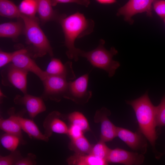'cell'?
<instances>
[{
    "label": "cell",
    "mask_w": 165,
    "mask_h": 165,
    "mask_svg": "<svg viewBox=\"0 0 165 165\" xmlns=\"http://www.w3.org/2000/svg\"><path fill=\"white\" fill-rule=\"evenodd\" d=\"M58 22L64 35V45L67 49L66 54L69 59L77 61L80 49L75 47V41L91 33L94 31V22L79 12L67 16L64 15Z\"/></svg>",
    "instance_id": "cell-1"
},
{
    "label": "cell",
    "mask_w": 165,
    "mask_h": 165,
    "mask_svg": "<svg viewBox=\"0 0 165 165\" xmlns=\"http://www.w3.org/2000/svg\"><path fill=\"white\" fill-rule=\"evenodd\" d=\"M126 102L132 107L135 112L138 124V130L149 142L156 158H159L161 154L155 148L157 138L156 130V106L151 101L148 92L136 99L126 100Z\"/></svg>",
    "instance_id": "cell-2"
},
{
    "label": "cell",
    "mask_w": 165,
    "mask_h": 165,
    "mask_svg": "<svg viewBox=\"0 0 165 165\" xmlns=\"http://www.w3.org/2000/svg\"><path fill=\"white\" fill-rule=\"evenodd\" d=\"M20 18L24 25V33L26 39L28 53L33 58L46 54L53 57V49L46 36L40 27L36 17L32 18L21 14Z\"/></svg>",
    "instance_id": "cell-3"
},
{
    "label": "cell",
    "mask_w": 165,
    "mask_h": 165,
    "mask_svg": "<svg viewBox=\"0 0 165 165\" xmlns=\"http://www.w3.org/2000/svg\"><path fill=\"white\" fill-rule=\"evenodd\" d=\"M105 43V41L101 39L96 48L87 52L80 49L79 55L86 58L94 67L105 71L108 77L111 78L114 75L116 70L120 66L119 62L113 59V57L118 52L113 47L109 50H106L104 47Z\"/></svg>",
    "instance_id": "cell-4"
},
{
    "label": "cell",
    "mask_w": 165,
    "mask_h": 165,
    "mask_svg": "<svg viewBox=\"0 0 165 165\" xmlns=\"http://www.w3.org/2000/svg\"><path fill=\"white\" fill-rule=\"evenodd\" d=\"M69 81L61 76L47 75L42 81L44 90L41 97L45 101H60L66 94Z\"/></svg>",
    "instance_id": "cell-5"
},
{
    "label": "cell",
    "mask_w": 165,
    "mask_h": 165,
    "mask_svg": "<svg viewBox=\"0 0 165 165\" xmlns=\"http://www.w3.org/2000/svg\"><path fill=\"white\" fill-rule=\"evenodd\" d=\"M4 67L1 72L2 84L5 86L16 88L24 94H27L28 72L17 67L11 63Z\"/></svg>",
    "instance_id": "cell-6"
},
{
    "label": "cell",
    "mask_w": 165,
    "mask_h": 165,
    "mask_svg": "<svg viewBox=\"0 0 165 165\" xmlns=\"http://www.w3.org/2000/svg\"><path fill=\"white\" fill-rule=\"evenodd\" d=\"M117 137L132 150L143 155L147 151V139L139 130L134 132L127 129L117 127Z\"/></svg>",
    "instance_id": "cell-7"
},
{
    "label": "cell",
    "mask_w": 165,
    "mask_h": 165,
    "mask_svg": "<svg viewBox=\"0 0 165 165\" xmlns=\"http://www.w3.org/2000/svg\"><path fill=\"white\" fill-rule=\"evenodd\" d=\"M153 0H130L118 10L117 16L122 15L124 20L132 23V17L136 14L146 12L149 16H152V3Z\"/></svg>",
    "instance_id": "cell-8"
},
{
    "label": "cell",
    "mask_w": 165,
    "mask_h": 165,
    "mask_svg": "<svg viewBox=\"0 0 165 165\" xmlns=\"http://www.w3.org/2000/svg\"><path fill=\"white\" fill-rule=\"evenodd\" d=\"M144 155L117 148L110 149L106 159L108 163H119L126 165H140L144 161Z\"/></svg>",
    "instance_id": "cell-9"
},
{
    "label": "cell",
    "mask_w": 165,
    "mask_h": 165,
    "mask_svg": "<svg viewBox=\"0 0 165 165\" xmlns=\"http://www.w3.org/2000/svg\"><path fill=\"white\" fill-rule=\"evenodd\" d=\"M89 74H85L73 81H69L64 98L75 101L86 99L88 100L92 95V92L88 90Z\"/></svg>",
    "instance_id": "cell-10"
},
{
    "label": "cell",
    "mask_w": 165,
    "mask_h": 165,
    "mask_svg": "<svg viewBox=\"0 0 165 165\" xmlns=\"http://www.w3.org/2000/svg\"><path fill=\"white\" fill-rule=\"evenodd\" d=\"M43 100L41 97L27 94H24L23 96L17 95L13 99L15 104L25 107L29 116L33 120L38 114L46 110V107Z\"/></svg>",
    "instance_id": "cell-11"
},
{
    "label": "cell",
    "mask_w": 165,
    "mask_h": 165,
    "mask_svg": "<svg viewBox=\"0 0 165 165\" xmlns=\"http://www.w3.org/2000/svg\"><path fill=\"white\" fill-rule=\"evenodd\" d=\"M11 63L20 69L33 73L42 81L47 76L45 71L37 65L25 48L22 49L21 51L14 56Z\"/></svg>",
    "instance_id": "cell-12"
},
{
    "label": "cell",
    "mask_w": 165,
    "mask_h": 165,
    "mask_svg": "<svg viewBox=\"0 0 165 165\" xmlns=\"http://www.w3.org/2000/svg\"><path fill=\"white\" fill-rule=\"evenodd\" d=\"M15 118L17 121L22 129L26 133L30 138H33L35 139L47 142L49 138L42 134L33 119H29L23 117L27 110L23 109L19 112L15 113L14 107L9 108Z\"/></svg>",
    "instance_id": "cell-13"
},
{
    "label": "cell",
    "mask_w": 165,
    "mask_h": 165,
    "mask_svg": "<svg viewBox=\"0 0 165 165\" xmlns=\"http://www.w3.org/2000/svg\"><path fill=\"white\" fill-rule=\"evenodd\" d=\"M61 117V113L57 111L52 112L47 115L43 123L46 136L49 138L53 133L68 134V127L60 119Z\"/></svg>",
    "instance_id": "cell-14"
},
{
    "label": "cell",
    "mask_w": 165,
    "mask_h": 165,
    "mask_svg": "<svg viewBox=\"0 0 165 165\" xmlns=\"http://www.w3.org/2000/svg\"><path fill=\"white\" fill-rule=\"evenodd\" d=\"M45 72L47 75L61 76L68 81L73 80L76 78L72 62L68 61L63 64L57 58H52Z\"/></svg>",
    "instance_id": "cell-15"
},
{
    "label": "cell",
    "mask_w": 165,
    "mask_h": 165,
    "mask_svg": "<svg viewBox=\"0 0 165 165\" xmlns=\"http://www.w3.org/2000/svg\"><path fill=\"white\" fill-rule=\"evenodd\" d=\"M96 113L100 117L101 140L105 142L112 141L117 137V127L113 124L107 117L110 114V111L103 107L97 111Z\"/></svg>",
    "instance_id": "cell-16"
},
{
    "label": "cell",
    "mask_w": 165,
    "mask_h": 165,
    "mask_svg": "<svg viewBox=\"0 0 165 165\" xmlns=\"http://www.w3.org/2000/svg\"><path fill=\"white\" fill-rule=\"evenodd\" d=\"M37 13L42 23L54 20L59 21L64 15H60L53 10L51 0H37Z\"/></svg>",
    "instance_id": "cell-17"
},
{
    "label": "cell",
    "mask_w": 165,
    "mask_h": 165,
    "mask_svg": "<svg viewBox=\"0 0 165 165\" xmlns=\"http://www.w3.org/2000/svg\"><path fill=\"white\" fill-rule=\"evenodd\" d=\"M7 112L9 116V118L4 119L2 117L0 118L1 129L6 133L18 137L20 140V144H25L26 142L23 138L21 132L22 129L20 124L9 109Z\"/></svg>",
    "instance_id": "cell-18"
},
{
    "label": "cell",
    "mask_w": 165,
    "mask_h": 165,
    "mask_svg": "<svg viewBox=\"0 0 165 165\" xmlns=\"http://www.w3.org/2000/svg\"><path fill=\"white\" fill-rule=\"evenodd\" d=\"M24 28L23 22L21 21L2 23L0 25V36L16 40L22 32L24 33Z\"/></svg>",
    "instance_id": "cell-19"
},
{
    "label": "cell",
    "mask_w": 165,
    "mask_h": 165,
    "mask_svg": "<svg viewBox=\"0 0 165 165\" xmlns=\"http://www.w3.org/2000/svg\"><path fill=\"white\" fill-rule=\"evenodd\" d=\"M69 165H105L108 163L106 160L97 158L90 154L75 153L67 160Z\"/></svg>",
    "instance_id": "cell-20"
},
{
    "label": "cell",
    "mask_w": 165,
    "mask_h": 165,
    "mask_svg": "<svg viewBox=\"0 0 165 165\" xmlns=\"http://www.w3.org/2000/svg\"><path fill=\"white\" fill-rule=\"evenodd\" d=\"M0 15L9 18H20L21 13L18 7L9 0H0Z\"/></svg>",
    "instance_id": "cell-21"
},
{
    "label": "cell",
    "mask_w": 165,
    "mask_h": 165,
    "mask_svg": "<svg viewBox=\"0 0 165 165\" xmlns=\"http://www.w3.org/2000/svg\"><path fill=\"white\" fill-rule=\"evenodd\" d=\"M68 147L70 149L74 151L76 153L89 154L93 147L82 135L79 138L71 139Z\"/></svg>",
    "instance_id": "cell-22"
},
{
    "label": "cell",
    "mask_w": 165,
    "mask_h": 165,
    "mask_svg": "<svg viewBox=\"0 0 165 165\" xmlns=\"http://www.w3.org/2000/svg\"><path fill=\"white\" fill-rule=\"evenodd\" d=\"M68 119L72 124L79 127L83 132L90 130L87 119L80 112H72L68 115Z\"/></svg>",
    "instance_id": "cell-23"
},
{
    "label": "cell",
    "mask_w": 165,
    "mask_h": 165,
    "mask_svg": "<svg viewBox=\"0 0 165 165\" xmlns=\"http://www.w3.org/2000/svg\"><path fill=\"white\" fill-rule=\"evenodd\" d=\"M21 14L26 16L35 18L37 12V0H23L18 6Z\"/></svg>",
    "instance_id": "cell-24"
},
{
    "label": "cell",
    "mask_w": 165,
    "mask_h": 165,
    "mask_svg": "<svg viewBox=\"0 0 165 165\" xmlns=\"http://www.w3.org/2000/svg\"><path fill=\"white\" fill-rule=\"evenodd\" d=\"M0 140L3 147L11 152L16 150L19 144H21L19 137L6 133L1 136Z\"/></svg>",
    "instance_id": "cell-25"
},
{
    "label": "cell",
    "mask_w": 165,
    "mask_h": 165,
    "mask_svg": "<svg viewBox=\"0 0 165 165\" xmlns=\"http://www.w3.org/2000/svg\"><path fill=\"white\" fill-rule=\"evenodd\" d=\"M110 149L106 145L105 142L101 140L92 147L89 154L99 159L106 161Z\"/></svg>",
    "instance_id": "cell-26"
},
{
    "label": "cell",
    "mask_w": 165,
    "mask_h": 165,
    "mask_svg": "<svg viewBox=\"0 0 165 165\" xmlns=\"http://www.w3.org/2000/svg\"><path fill=\"white\" fill-rule=\"evenodd\" d=\"M23 157L20 152L16 149L11 152L7 156H0V165H16V163Z\"/></svg>",
    "instance_id": "cell-27"
},
{
    "label": "cell",
    "mask_w": 165,
    "mask_h": 165,
    "mask_svg": "<svg viewBox=\"0 0 165 165\" xmlns=\"http://www.w3.org/2000/svg\"><path fill=\"white\" fill-rule=\"evenodd\" d=\"M156 119L157 127L165 126V95L156 106Z\"/></svg>",
    "instance_id": "cell-28"
},
{
    "label": "cell",
    "mask_w": 165,
    "mask_h": 165,
    "mask_svg": "<svg viewBox=\"0 0 165 165\" xmlns=\"http://www.w3.org/2000/svg\"><path fill=\"white\" fill-rule=\"evenodd\" d=\"M22 49L12 52H7L2 50L0 51V67H4L11 62L14 56L20 52Z\"/></svg>",
    "instance_id": "cell-29"
},
{
    "label": "cell",
    "mask_w": 165,
    "mask_h": 165,
    "mask_svg": "<svg viewBox=\"0 0 165 165\" xmlns=\"http://www.w3.org/2000/svg\"><path fill=\"white\" fill-rule=\"evenodd\" d=\"M153 3V9L156 14L161 18L165 19V0H156Z\"/></svg>",
    "instance_id": "cell-30"
},
{
    "label": "cell",
    "mask_w": 165,
    "mask_h": 165,
    "mask_svg": "<svg viewBox=\"0 0 165 165\" xmlns=\"http://www.w3.org/2000/svg\"><path fill=\"white\" fill-rule=\"evenodd\" d=\"M36 156L34 154L30 153L26 156L18 161L16 165H34L36 164Z\"/></svg>",
    "instance_id": "cell-31"
},
{
    "label": "cell",
    "mask_w": 165,
    "mask_h": 165,
    "mask_svg": "<svg viewBox=\"0 0 165 165\" xmlns=\"http://www.w3.org/2000/svg\"><path fill=\"white\" fill-rule=\"evenodd\" d=\"M53 6L59 3H74L88 7L90 3V0H51Z\"/></svg>",
    "instance_id": "cell-32"
},
{
    "label": "cell",
    "mask_w": 165,
    "mask_h": 165,
    "mask_svg": "<svg viewBox=\"0 0 165 165\" xmlns=\"http://www.w3.org/2000/svg\"><path fill=\"white\" fill-rule=\"evenodd\" d=\"M67 134L71 139H73L83 135V132L79 127L71 124L68 128Z\"/></svg>",
    "instance_id": "cell-33"
},
{
    "label": "cell",
    "mask_w": 165,
    "mask_h": 165,
    "mask_svg": "<svg viewBox=\"0 0 165 165\" xmlns=\"http://www.w3.org/2000/svg\"><path fill=\"white\" fill-rule=\"evenodd\" d=\"M98 3L103 4H111L116 2V0H95Z\"/></svg>",
    "instance_id": "cell-34"
},
{
    "label": "cell",
    "mask_w": 165,
    "mask_h": 165,
    "mask_svg": "<svg viewBox=\"0 0 165 165\" xmlns=\"http://www.w3.org/2000/svg\"><path fill=\"white\" fill-rule=\"evenodd\" d=\"M163 20H164V24H165V19H163Z\"/></svg>",
    "instance_id": "cell-35"
},
{
    "label": "cell",
    "mask_w": 165,
    "mask_h": 165,
    "mask_svg": "<svg viewBox=\"0 0 165 165\" xmlns=\"http://www.w3.org/2000/svg\"><path fill=\"white\" fill-rule=\"evenodd\" d=\"M153 0L154 2L156 0Z\"/></svg>",
    "instance_id": "cell-36"
},
{
    "label": "cell",
    "mask_w": 165,
    "mask_h": 165,
    "mask_svg": "<svg viewBox=\"0 0 165 165\" xmlns=\"http://www.w3.org/2000/svg\"><path fill=\"white\" fill-rule=\"evenodd\" d=\"M164 153H165V151H164Z\"/></svg>",
    "instance_id": "cell-37"
}]
</instances>
